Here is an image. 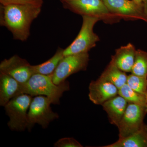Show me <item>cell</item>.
Listing matches in <instances>:
<instances>
[{"instance_id":"obj_24","label":"cell","mask_w":147,"mask_h":147,"mask_svg":"<svg viewBox=\"0 0 147 147\" xmlns=\"http://www.w3.org/2000/svg\"><path fill=\"white\" fill-rule=\"evenodd\" d=\"M134 1L139 3H143L146 0H133Z\"/></svg>"},{"instance_id":"obj_4","label":"cell","mask_w":147,"mask_h":147,"mask_svg":"<svg viewBox=\"0 0 147 147\" xmlns=\"http://www.w3.org/2000/svg\"><path fill=\"white\" fill-rule=\"evenodd\" d=\"M32 98L30 95L23 94L13 98L5 105L9 118L7 125L10 129L21 131L28 128V112Z\"/></svg>"},{"instance_id":"obj_1","label":"cell","mask_w":147,"mask_h":147,"mask_svg":"<svg viewBox=\"0 0 147 147\" xmlns=\"http://www.w3.org/2000/svg\"><path fill=\"white\" fill-rule=\"evenodd\" d=\"M41 7L31 5H1L0 25L8 29L14 39L26 41L32 23L39 16Z\"/></svg>"},{"instance_id":"obj_22","label":"cell","mask_w":147,"mask_h":147,"mask_svg":"<svg viewBox=\"0 0 147 147\" xmlns=\"http://www.w3.org/2000/svg\"><path fill=\"white\" fill-rule=\"evenodd\" d=\"M1 5L9 4L31 5L41 7L43 3V0H0Z\"/></svg>"},{"instance_id":"obj_9","label":"cell","mask_w":147,"mask_h":147,"mask_svg":"<svg viewBox=\"0 0 147 147\" xmlns=\"http://www.w3.org/2000/svg\"><path fill=\"white\" fill-rule=\"evenodd\" d=\"M111 13L129 19H142L147 22L144 3L133 0H102Z\"/></svg>"},{"instance_id":"obj_3","label":"cell","mask_w":147,"mask_h":147,"mask_svg":"<svg viewBox=\"0 0 147 147\" xmlns=\"http://www.w3.org/2000/svg\"><path fill=\"white\" fill-rule=\"evenodd\" d=\"M82 18L83 23L80 32L70 45L64 49V56L88 53L99 40V38L94 32L93 28L101 18L88 16H83Z\"/></svg>"},{"instance_id":"obj_8","label":"cell","mask_w":147,"mask_h":147,"mask_svg":"<svg viewBox=\"0 0 147 147\" xmlns=\"http://www.w3.org/2000/svg\"><path fill=\"white\" fill-rule=\"evenodd\" d=\"M63 8L83 16L107 18L110 13L102 0H63Z\"/></svg>"},{"instance_id":"obj_5","label":"cell","mask_w":147,"mask_h":147,"mask_svg":"<svg viewBox=\"0 0 147 147\" xmlns=\"http://www.w3.org/2000/svg\"><path fill=\"white\" fill-rule=\"evenodd\" d=\"M51 104L52 101L45 96H36L32 98L28 112L27 129L29 131L36 124L42 128H47L51 122L59 118L58 113L52 110Z\"/></svg>"},{"instance_id":"obj_21","label":"cell","mask_w":147,"mask_h":147,"mask_svg":"<svg viewBox=\"0 0 147 147\" xmlns=\"http://www.w3.org/2000/svg\"><path fill=\"white\" fill-rule=\"evenodd\" d=\"M55 147H82L83 146L75 139L65 137L59 139L54 144Z\"/></svg>"},{"instance_id":"obj_19","label":"cell","mask_w":147,"mask_h":147,"mask_svg":"<svg viewBox=\"0 0 147 147\" xmlns=\"http://www.w3.org/2000/svg\"><path fill=\"white\" fill-rule=\"evenodd\" d=\"M131 73L137 76L147 77V52L141 50H136Z\"/></svg>"},{"instance_id":"obj_16","label":"cell","mask_w":147,"mask_h":147,"mask_svg":"<svg viewBox=\"0 0 147 147\" xmlns=\"http://www.w3.org/2000/svg\"><path fill=\"white\" fill-rule=\"evenodd\" d=\"M127 76L116 65L113 59L98 79L111 83L118 89L126 84Z\"/></svg>"},{"instance_id":"obj_25","label":"cell","mask_w":147,"mask_h":147,"mask_svg":"<svg viewBox=\"0 0 147 147\" xmlns=\"http://www.w3.org/2000/svg\"><path fill=\"white\" fill-rule=\"evenodd\" d=\"M63 1V0H60V1Z\"/></svg>"},{"instance_id":"obj_2","label":"cell","mask_w":147,"mask_h":147,"mask_svg":"<svg viewBox=\"0 0 147 147\" xmlns=\"http://www.w3.org/2000/svg\"><path fill=\"white\" fill-rule=\"evenodd\" d=\"M52 76L53 74H32L28 82L23 84L22 94L32 96H45L50 98L52 104L59 105L60 99L63 93L69 90V84L65 81L59 85H56L53 82Z\"/></svg>"},{"instance_id":"obj_17","label":"cell","mask_w":147,"mask_h":147,"mask_svg":"<svg viewBox=\"0 0 147 147\" xmlns=\"http://www.w3.org/2000/svg\"><path fill=\"white\" fill-rule=\"evenodd\" d=\"M63 50L64 49L59 47L55 55L49 60L43 63L32 65L33 74H39L45 75L53 74L60 62L64 57Z\"/></svg>"},{"instance_id":"obj_6","label":"cell","mask_w":147,"mask_h":147,"mask_svg":"<svg viewBox=\"0 0 147 147\" xmlns=\"http://www.w3.org/2000/svg\"><path fill=\"white\" fill-rule=\"evenodd\" d=\"M89 61L88 53L64 56L53 74V82L59 85L65 82L67 78L74 74L86 70Z\"/></svg>"},{"instance_id":"obj_18","label":"cell","mask_w":147,"mask_h":147,"mask_svg":"<svg viewBox=\"0 0 147 147\" xmlns=\"http://www.w3.org/2000/svg\"><path fill=\"white\" fill-rule=\"evenodd\" d=\"M118 94L123 97L128 103L147 108V96L133 90L127 84L119 89Z\"/></svg>"},{"instance_id":"obj_13","label":"cell","mask_w":147,"mask_h":147,"mask_svg":"<svg viewBox=\"0 0 147 147\" xmlns=\"http://www.w3.org/2000/svg\"><path fill=\"white\" fill-rule=\"evenodd\" d=\"M128 103L123 97L118 94L101 105L107 113L110 123L117 127L125 113Z\"/></svg>"},{"instance_id":"obj_14","label":"cell","mask_w":147,"mask_h":147,"mask_svg":"<svg viewBox=\"0 0 147 147\" xmlns=\"http://www.w3.org/2000/svg\"><path fill=\"white\" fill-rule=\"evenodd\" d=\"M136 50L134 45L128 43L117 49L112 59L121 70L125 72H131L135 60Z\"/></svg>"},{"instance_id":"obj_20","label":"cell","mask_w":147,"mask_h":147,"mask_svg":"<svg viewBox=\"0 0 147 147\" xmlns=\"http://www.w3.org/2000/svg\"><path fill=\"white\" fill-rule=\"evenodd\" d=\"M126 84L133 90L147 96V77L131 74L127 76Z\"/></svg>"},{"instance_id":"obj_12","label":"cell","mask_w":147,"mask_h":147,"mask_svg":"<svg viewBox=\"0 0 147 147\" xmlns=\"http://www.w3.org/2000/svg\"><path fill=\"white\" fill-rule=\"evenodd\" d=\"M23 86L11 76L0 72V105L4 107L11 99L23 94Z\"/></svg>"},{"instance_id":"obj_10","label":"cell","mask_w":147,"mask_h":147,"mask_svg":"<svg viewBox=\"0 0 147 147\" xmlns=\"http://www.w3.org/2000/svg\"><path fill=\"white\" fill-rule=\"evenodd\" d=\"M32 66L26 60L15 55L1 62L0 72L6 74L24 84L33 74Z\"/></svg>"},{"instance_id":"obj_11","label":"cell","mask_w":147,"mask_h":147,"mask_svg":"<svg viewBox=\"0 0 147 147\" xmlns=\"http://www.w3.org/2000/svg\"><path fill=\"white\" fill-rule=\"evenodd\" d=\"M90 100L94 104L102 105L118 94L119 89L113 84L99 79L92 81L89 86Z\"/></svg>"},{"instance_id":"obj_7","label":"cell","mask_w":147,"mask_h":147,"mask_svg":"<svg viewBox=\"0 0 147 147\" xmlns=\"http://www.w3.org/2000/svg\"><path fill=\"white\" fill-rule=\"evenodd\" d=\"M147 108L134 103H128L125 113L117 127L119 138H124L134 134L144 124Z\"/></svg>"},{"instance_id":"obj_15","label":"cell","mask_w":147,"mask_h":147,"mask_svg":"<svg viewBox=\"0 0 147 147\" xmlns=\"http://www.w3.org/2000/svg\"><path fill=\"white\" fill-rule=\"evenodd\" d=\"M102 147H147V125L144 123L134 134Z\"/></svg>"},{"instance_id":"obj_23","label":"cell","mask_w":147,"mask_h":147,"mask_svg":"<svg viewBox=\"0 0 147 147\" xmlns=\"http://www.w3.org/2000/svg\"><path fill=\"white\" fill-rule=\"evenodd\" d=\"M144 11L147 17V0H146L144 2Z\"/></svg>"}]
</instances>
